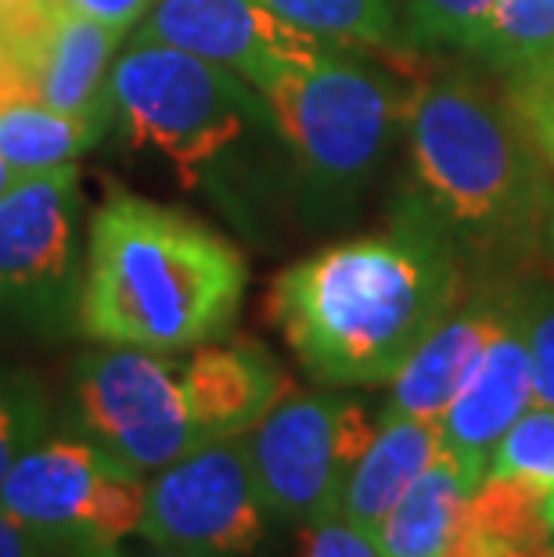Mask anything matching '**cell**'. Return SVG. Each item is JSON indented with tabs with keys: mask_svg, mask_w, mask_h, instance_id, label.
<instances>
[{
	"mask_svg": "<svg viewBox=\"0 0 554 557\" xmlns=\"http://www.w3.org/2000/svg\"><path fill=\"white\" fill-rule=\"evenodd\" d=\"M465 263L410 191L393 227L338 242L281 270L267 317L317 385H389L465 299Z\"/></svg>",
	"mask_w": 554,
	"mask_h": 557,
	"instance_id": "1",
	"label": "cell"
},
{
	"mask_svg": "<svg viewBox=\"0 0 554 557\" xmlns=\"http://www.w3.org/2000/svg\"><path fill=\"white\" fill-rule=\"evenodd\" d=\"M404 134L421 198L465 270L518 281L554 270V173L504 101L468 76L407 94Z\"/></svg>",
	"mask_w": 554,
	"mask_h": 557,
	"instance_id": "2",
	"label": "cell"
},
{
	"mask_svg": "<svg viewBox=\"0 0 554 557\" xmlns=\"http://www.w3.org/2000/svg\"><path fill=\"white\" fill-rule=\"evenodd\" d=\"M249 267L202 220L109 187L87 234L76 324L101 346L192 352L234 327Z\"/></svg>",
	"mask_w": 554,
	"mask_h": 557,
	"instance_id": "3",
	"label": "cell"
},
{
	"mask_svg": "<svg viewBox=\"0 0 554 557\" xmlns=\"http://www.w3.org/2000/svg\"><path fill=\"white\" fill-rule=\"evenodd\" d=\"M109 101L130 145L159 151L184 184H195L267 109L238 73L148 40H130L112 62Z\"/></svg>",
	"mask_w": 554,
	"mask_h": 557,
	"instance_id": "4",
	"label": "cell"
},
{
	"mask_svg": "<svg viewBox=\"0 0 554 557\" xmlns=\"http://www.w3.org/2000/svg\"><path fill=\"white\" fill-rule=\"evenodd\" d=\"M259 98L317 191H349L368 181L407 112L396 83L338 58L328 44L278 69Z\"/></svg>",
	"mask_w": 554,
	"mask_h": 557,
	"instance_id": "5",
	"label": "cell"
},
{
	"mask_svg": "<svg viewBox=\"0 0 554 557\" xmlns=\"http://www.w3.org/2000/svg\"><path fill=\"white\" fill-rule=\"evenodd\" d=\"M145 482L84 435H47L0 485V511L40 543L94 554L137 536Z\"/></svg>",
	"mask_w": 554,
	"mask_h": 557,
	"instance_id": "6",
	"label": "cell"
},
{
	"mask_svg": "<svg viewBox=\"0 0 554 557\" xmlns=\"http://www.w3.org/2000/svg\"><path fill=\"white\" fill-rule=\"evenodd\" d=\"M73 424L137 475L206 446L187 407L181 360L170 352L101 346L73 363Z\"/></svg>",
	"mask_w": 554,
	"mask_h": 557,
	"instance_id": "7",
	"label": "cell"
},
{
	"mask_svg": "<svg viewBox=\"0 0 554 557\" xmlns=\"http://www.w3.org/2000/svg\"><path fill=\"white\" fill-rule=\"evenodd\" d=\"M371 435L374 421L360 399L288 393L256 429L245 432L267 511L303 529L335 518L349 471Z\"/></svg>",
	"mask_w": 554,
	"mask_h": 557,
	"instance_id": "8",
	"label": "cell"
},
{
	"mask_svg": "<svg viewBox=\"0 0 554 557\" xmlns=\"http://www.w3.org/2000/svg\"><path fill=\"white\" fill-rule=\"evenodd\" d=\"M270 521L245 435H231L151 471L137 536L187 557H249Z\"/></svg>",
	"mask_w": 554,
	"mask_h": 557,
	"instance_id": "9",
	"label": "cell"
},
{
	"mask_svg": "<svg viewBox=\"0 0 554 557\" xmlns=\"http://www.w3.org/2000/svg\"><path fill=\"white\" fill-rule=\"evenodd\" d=\"M79 170L22 173L0 195V320L58 327L73 310Z\"/></svg>",
	"mask_w": 554,
	"mask_h": 557,
	"instance_id": "10",
	"label": "cell"
},
{
	"mask_svg": "<svg viewBox=\"0 0 554 557\" xmlns=\"http://www.w3.org/2000/svg\"><path fill=\"white\" fill-rule=\"evenodd\" d=\"M130 40L181 47L206 62H217L259 90L296 58L321 47L259 0H151Z\"/></svg>",
	"mask_w": 554,
	"mask_h": 557,
	"instance_id": "11",
	"label": "cell"
},
{
	"mask_svg": "<svg viewBox=\"0 0 554 557\" xmlns=\"http://www.w3.org/2000/svg\"><path fill=\"white\" fill-rule=\"evenodd\" d=\"M522 288L526 284L518 281H482L479 292L457 302L389 382L393 393L385 410L440 424L446 407L479 367L482 352L518 310Z\"/></svg>",
	"mask_w": 554,
	"mask_h": 557,
	"instance_id": "12",
	"label": "cell"
},
{
	"mask_svg": "<svg viewBox=\"0 0 554 557\" xmlns=\"http://www.w3.org/2000/svg\"><path fill=\"white\" fill-rule=\"evenodd\" d=\"M529 407H533V377H529L522 299H518V310L490 342L479 367L440 418V449L479 485L504 432Z\"/></svg>",
	"mask_w": 554,
	"mask_h": 557,
	"instance_id": "13",
	"label": "cell"
},
{
	"mask_svg": "<svg viewBox=\"0 0 554 557\" xmlns=\"http://www.w3.org/2000/svg\"><path fill=\"white\" fill-rule=\"evenodd\" d=\"M195 429L206 443L245 435L292 393L285 367L253 338L206 342L181 360Z\"/></svg>",
	"mask_w": 554,
	"mask_h": 557,
	"instance_id": "14",
	"label": "cell"
},
{
	"mask_svg": "<svg viewBox=\"0 0 554 557\" xmlns=\"http://www.w3.org/2000/svg\"><path fill=\"white\" fill-rule=\"evenodd\" d=\"M120 44V29L104 26L76 8H62L47 26L37 54V101L109 126V76Z\"/></svg>",
	"mask_w": 554,
	"mask_h": 557,
	"instance_id": "15",
	"label": "cell"
},
{
	"mask_svg": "<svg viewBox=\"0 0 554 557\" xmlns=\"http://www.w3.org/2000/svg\"><path fill=\"white\" fill-rule=\"evenodd\" d=\"M440 454V424L410 418V413L382 410L368 449L353 465L346 490H342L338 515L353 525L374 532L393 511L415 479Z\"/></svg>",
	"mask_w": 554,
	"mask_h": 557,
	"instance_id": "16",
	"label": "cell"
},
{
	"mask_svg": "<svg viewBox=\"0 0 554 557\" xmlns=\"http://www.w3.org/2000/svg\"><path fill=\"white\" fill-rule=\"evenodd\" d=\"M476 482L461 465L440 449L432 465L399 496L396 507L374 529V543L385 557H446L461 532L465 504Z\"/></svg>",
	"mask_w": 554,
	"mask_h": 557,
	"instance_id": "17",
	"label": "cell"
},
{
	"mask_svg": "<svg viewBox=\"0 0 554 557\" xmlns=\"http://www.w3.org/2000/svg\"><path fill=\"white\" fill-rule=\"evenodd\" d=\"M104 123L58 112L44 101L0 104V156L19 173H40L69 165L104 137Z\"/></svg>",
	"mask_w": 554,
	"mask_h": 557,
	"instance_id": "18",
	"label": "cell"
},
{
	"mask_svg": "<svg viewBox=\"0 0 554 557\" xmlns=\"http://www.w3.org/2000/svg\"><path fill=\"white\" fill-rule=\"evenodd\" d=\"M288 26L328 47L396 51V0H259Z\"/></svg>",
	"mask_w": 554,
	"mask_h": 557,
	"instance_id": "19",
	"label": "cell"
},
{
	"mask_svg": "<svg viewBox=\"0 0 554 557\" xmlns=\"http://www.w3.org/2000/svg\"><path fill=\"white\" fill-rule=\"evenodd\" d=\"M554 51V0H497L471 54L508 76Z\"/></svg>",
	"mask_w": 554,
	"mask_h": 557,
	"instance_id": "20",
	"label": "cell"
},
{
	"mask_svg": "<svg viewBox=\"0 0 554 557\" xmlns=\"http://www.w3.org/2000/svg\"><path fill=\"white\" fill-rule=\"evenodd\" d=\"M487 475H504L529 485L547 504V525L554 532V410L529 407L490 457Z\"/></svg>",
	"mask_w": 554,
	"mask_h": 557,
	"instance_id": "21",
	"label": "cell"
},
{
	"mask_svg": "<svg viewBox=\"0 0 554 557\" xmlns=\"http://www.w3.org/2000/svg\"><path fill=\"white\" fill-rule=\"evenodd\" d=\"M51 429V399H47L37 374L0 371V485L19 465L22 454L47 438Z\"/></svg>",
	"mask_w": 554,
	"mask_h": 557,
	"instance_id": "22",
	"label": "cell"
},
{
	"mask_svg": "<svg viewBox=\"0 0 554 557\" xmlns=\"http://www.w3.org/2000/svg\"><path fill=\"white\" fill-rule=\"evenodd\" d=\"M504 104L554 173V51L512 69L504 83Z\"/></svg>",
	"mask_w": 554,
	"mask_h": 557,
	"instance_id": "23",
	"label": "cell"
},
{
	"mask_svg": "<svg viewBox=\"0 0 554 557\" xmlns=\"http://www.w3.org/2000/svg\"><path fill=\"white\" fill-rule=\"evenodd\" d=\"M497 0H407V33L421 47L471 51Z\"/></svg>",
	"mask_w": 554,
	"mask_h": 557,
	"instance_id": "24",
	"label": "cell"
},
{
	"mask_svg": "<svg viewBox=\"0 0 554 557\" xmlns=\"http://www.w3.org/2000/svg\"><path fill=\"white\" fill-rule=\"evenodd\" d=\"M522 331L533 403L554 410V284H529L522 292Z\"/></svg>",
	"mask_w": 554,
	"mask_h": 557,
	"instance_id": "25",
	"label": "cell"
},
{
	"mask_svg": "<svg viewBox=\"0 0 554 557\" xmlns=\"http://www.w3.org/2000/svg\"><path fill=\"white\" fill-rule=\"evenodd\" d=\"M299 557H385V554L374 543V532L335 515L317 521V525H306Z\"/></svg>",
	"mask_w": 554,
	"mask_h": 557,
	"instance_id": "26",
	"label": "cell"
},
{
	"mask_svg": "<svg viewBox=\"0 0 554 557\" xmlns=\"http://www.w3.org/2000/svg\"><path fill=\"white\" fill-rule=\"evenodd\" d=\"M73 8L84 11V15H90V18L104 22V26L120 29L126 37V33H134L137 22L145 18L151 0H73Z\"/></svg>",
	"mask_w": 554,
	"mask_h": 557,
	"instance_id": "27",
	"label": "cell"
},
{
	"mask_svg": "<svg viewBox=\"0 0 554 557\" xmlns=\"http://www.w3.org/2000/svg\"><path fill=\"white\" fill-rule=\"evenodd\" d=\"M44 543L0 511V557H44Z\"/></svg>",
	"mask_w": 554,
	"mask_h": 557,
	"instance_id": "28",
	"label": "cell"
},
{
	"mask_svg": "<svg viewBox=\"0 0 554 557\" xmlns=\"http://www.w3.org/2000/svg\"><path fill=\"white\" fill-rule=\"evenodd\" d=\"M84 557H187V554H173V550H162V547H151L148 550H123V547H104V550H94Z\"/></svg>",
	"mask_w": 554,
	"mask_h": 557,
	"instance_id": "29",
	"label": "cell"
},
{
	"mask_svg": "<svg viewBox=\"0 0 554 557\" xmlns=\"http://www.w3.org/2000/svg\"><path fill=\"white\" fill-rule=\"evenodd\" d=\"M19 176H22V173L15 170V165H11V162H8L4 156H0V195H4V191H8V187H11V184H15V181H19Z\"/></svg>",
	"mask_w": 554,
	"mask_h": 557,
	"instance_id": "30",
	"label": "cell"
},
{
	"mask_svg": "<svg viewBox=\"0 0 554 557\" xmlns=\"http://www.w3.org/2000/svg\"><path fill=\"white\" fill-rule=\"evenodd\" d=\"M508 557H554V543H537V547L512 550Z\"/></svg>",
	"mask_w": 554,
	"mask_h": 557,
	"instance_id": "31",
	"label": "cell"
}]
</instances>
